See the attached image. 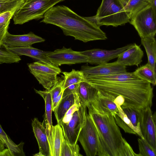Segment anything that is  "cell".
I'll return each mask as SVG.
<instances>
[{
  "label": "cell",
  "instance_id": "1",
  "mask_svg": "<svg viewBox=\"0 0 156 156\" xmlns=\"http://www.w3.org/2000/svg\"><path fill=\"white\" fill-rule=\"evenodd\" d=\"M85 80L102 94L121 103L122 106L141 110L152 106L153 89L146 81L139 79L119 81Z\"/></svg>",
  "mask_w": 156,
  "mask_h": 156
},
{
  "label": "cell",
  "instance_id": "2",
  "mask_svg": "<svg viewBox=\"0 0 156 156\" xmlns=\"http://www.w3.org/2000/svg\"><path fill=\"white\" fill-rule=\"evenodd\" d=\"M41 22L57 26L65 35L85 43L107 38L100 27L64 5L51 8L45 13Z\"/></svg>",
  "mask_w": 156,
  "mask_h": 156
},
{
  "label": "cell",
  "instance_id": "3",
  "mask_svg": "<svg viewBox=\"0 0 156 156\" xmlns=\"http://www.w3.org/2000/svg\"><path fill=\"white\" fill-rule=\"evenodd\" d=\"M86 105L98 136L99 149L97 156H139L122 137L111 114L98 112L90 103Z\"/></svg>",
  "mask_w": 156,
  "mask_h": 156
},
{
  "label": "cell",
  "instance_id": "4",
  "mask_svg": "<svg viewBox=\"0 0 156 156\" xmlns=\"http://www.w3.org/2000/svg\"><path fill=\"white\" fill-rule=\"evenodd\" d=\"M121 0H102L96 15L86 18L99 27L124 25L129 22L130 18Z\"/></svg>",
  "mask_w": 156,
  "mask_h": 156
},
{
  "label": "cell",
  "instance_id": "5",
  "mask_svg": "<svg viewBox=\"0 0 156 156\" xmlns=\"http://www.w3.org/2000/svg\"><path fill=\"white\" fill-rule=\"evenodd\" d=\"M65 0H24L13 17L15 24H23L43 19L45 13L57 4Z\"/></svg>",
  "mask_w": 156,
  "mask_h": 156
},
{
  "label": "cell",
  "instance_id": "6",
  "mask_svg": "<svg viewBox=\"0 0 156 156\" xmlns=\"http://www.w3.org/2000/svg\"><path fill=\"white\" fill-rule=\"evenodd\" d=\"M30 72L39 83L46 90H49L58 82L57 75L61 72L58 66L51 62L38 61L27 64Z\"/></svg>",
  "mask_w": 156,
  "mask_h": 156
},
{
  "label": "cell",
  "instance_id": "7",
  "mask_svg": "<svg viewBox=\"0 0 156 156\" xmlns=\"http://www.w3.org/2000/svg\"><path fill=\"white\" fill-rule=\"evenodd\" d=\"M129 23L135 28L141 38L155 37L156 15L150 4L132 17Z\"/></svg>",
  "mask_w": 156,
  "mask_h": 156
},
{
  "label": "cell",
  "instance_id": "8",
  "mask_svg": "<svg viewBox=\"0 0 156 156\" xmlns=\"http://www.w3.org/2000/svg\"><path fill=\"white\" fill-rule=\"evenodd\" d=\"M78 140L87 156L97 155L99 149L98 133L91 118L87 113L84 125L79 133Z\"/></svg>",
  "mask_w": 156,
  "mask_h": 156
},
{
  "label": "cell",
  "instance_id": "9",
  "mask_svg": "<svg viewBox=\"0 0 156 156\" xmlns=\"http://www.w3.org/2000/svg\"><path fill=\"white\" fill-rule=\"evenodd\" d=\"M86 104L81 102L69 122L61 124L65 139L72 144H77L79 133L84 125L87 115Z\"/></svg>",
  "mask_w": 156,
  "mask_h": 156
},
{
  "label": "cell",
  "instance_id": "10",
  "mask_svg": "<svg viewBox=\"0 0 156 156\" xmlns=\"http://www.w3.org/2000/svg\"><path fill=\"white\" fill-rule=\"evenodd\" d=\"M46 56L50 62L57 66L62 65H71L82 63H88L87 57L80 52L64 47L61 49L49 52Z\"/></svg>",
  "mask_w": 156,
  "mask_h": 156
},
{
  "label": "cell",
  "instance_id": "11",
  "mask_svg": "<svg viewBox=\"0 0 156 156\" xmlns=\"http://www.w3.org/2000/svg\"><path fill=\"white\" fill-rule=\"evenodd\" d=\"M140 130L144 138L156 151V125L151 107L140 110Z\"/></svg>",
  "mask_w": 156,
  "mask_h": 156
},
{
  "label": "cell",
  "instance_id": "12",
  "mask_svg": "<svg viewBox=\"0 0 156 156\" xmlns=\"http://www.w3.org/2000/svg\"><path fill=\"white\" fill-rule=\"evenodd\" d=\"M133 44H128L114 50L96 48L80 51V52L87 57L88 63L98 65L108 62L111 60L117 58L119 54L130 47Z\"/></svg>",
  "mask_w": 156,
  "mask_h": 156
},
{
  "label": "cell",
  "instance_id": "13",
  "mask_svg": "<svg viewBox=\"0 0 156 156\" xmlns=\"http://www.w3.org/2000/svg\"><path fill=\"white\" fill-rule=\"evenodd\" d=\"M84 76L108 75L127 72L126 66L118 64L116 61L104 63L95 66H82L81 70Z\"/></svg>",
  "mask_w": 156,
  "mask_h": 156
},
{
  "label": "cell",
  "instance_id": "14",
  "mask_svg": "<svg viewBox=\"0 0 156 156\" xmlns=\"http://www.w3.org/2000/svg\"><path fill=\"white\" fill-rule=\"evenodd\" d=\"M45 41L44 39L32 32L23 35H13L8 31L2 43L8 47H22L31 46L34 43Z\"/></svg>",
  "mask_w": 156,
  "mask_h": 156
},
{
  "label": "cell",
  "instance_id": "15",
  "mask_svg": "<svg viewBox=\"0 0 156 156\" xmlns=\"http://www.w3.org/2000/svg\"><path fill=\"white\" fill-rule=\"evenodd\" d=\"M44 125L51 156H60L61 145L64 138L61 126L58 124L51 126L48 124Z\"/></svg>",
  "mask_w": 156,
  "mask_h": 156
},
{
  "label": "cell",
  "instance_id": "16",
  "mask_svg": "<svg viewBox=\"0 0 156 156\" xmlns=\"http://www.w3.org/2000/svg\"><path fill=\"white\" fill-rule=\"evenodd\" d=\"M144 52L136 43L119 54L116 61L119 64L126 66H138L142 62Z\"/></svg>",
  "mask_w": 156,
  "mask_h": 156
},
{
  "label": "cell",
  "instance_id": "17",
  "mask_svg": "<svg viewBox=\"0 0 156 156\" xmlns=\"http://www.w3.org/2000/svg\"><path fill=\"white\" fill-rule=\"evenodd\" d=\"M33 131L39 146L41 156H51L50 147L43 123L39 121L37 118L32 120Z\"/></svg>",
  "mask_w": 156,
  "mask_h": 156
},
{
  "label": "cell",
  "instance_id": "18",
  "mask_svg": "<svg viewBox=\"0 0 156 156\" xmlns=\"http://www.w3.org/2000/svg\"><path fill=\"white\" fill-rule=\"evenodd\" d=\"M90 104L98 112L110 114L114 117L119 111L117 105L113 99L102 94L99 92L97 98Z\"/></svg>",
  "mask_w": 156,
  "mask_h": 156
},
{
  "label": "cell",
  "instance_id": "19",
  "mask_svg": "<svg viewBox=\"0 0 156 156\" xmlns=\"http://www.w3.org/2000/svg\"><path fill=\"white\" fill-rule=\"evenodd\" d=\"M80 101L76 92L63 97L53 111L57 122L62 119L67 112L73 105Z\"/></svg>",
  "mask_w": 156,
  "mask_h": 156
},
{
  "label": "cell",
  "instance_id": "20",
  "mask_svg": "<svg viewBox=\"0 0 156 156\" xmlns=\"http://www.w3.org/2000/svg\"><path fill=\"white\" fill-rule=\"evenodd\" d=\"M98 92L96 88L86 81L80 83L76 91L80 101L86 105L94 101Z\"/></svg>",
  "mask_w": 156,
  "mask_h": 156
},
{
  "label": "cell",
  "instance_id": "21",
  "mask_svg": "<svg viewBox=\"0 0 156 156\" xmlns=\"http://www.w3.org/2000/svg\"><path fill=\"white\" fill-rule=\"evenodd\" d=\"M8 48L12 52L19 56L26 55L38 61L51 62L46 56L49 51H44L31 46L22 47H8Z\"/></svg>",
  "mask_w": 156,
  "mask_h": 156
},
{
  "label": "cell",
  "instance_id": "22",
  "mask_svg": "<svg viewBox=\"0 0 156 156\" xmlns=\"http://www.w3.org/2000/svg\"><path fill=\"white\" fill-rule=\"evenodd\" d=\"M141 43L145 50L148 58V63L156 73V41L154 37L142 38Z\"/></svg>",
  "mask_w": 156,
  "mask_h": 156
},
{
  "label": "cell",
  "instance_id": "23",
  "mask_svg": "<svg viewBox=\"0 0 156 156\" xmlns=\"http://www.w3.org/2000/svg\"><path fill=\"white\" fill-rule=\"evenodd\" d=\"M0 139L5 147L9 150L12 156H25L23 149L24 143L21 142L18 145L15 144L4 131L0 124Z\"/></svg>",
  "mask_w": 156,
  "mask_h": 156
},
{
  "label": "cell",
  "instance_id": "24",
  "mask_svg": "<svg viewBox=\"0 0 156 156\" xmlns=\"http://www.w3.org/2000/svg\"><path fill=\"white\" fill-rule=\"evenodd\" d=\"M122 110L129 119L133 129L136 134L144 139L140 128V110L129 106H121Z\"/></svg>",
  "mask_w": 156,
  "mask_h": 156
},
{
  "label": "cell",
  "instance_id": "25",
  "mask_svg": "<svg viewBox=\"0 0 156 156\" xmlns=\"http://www.w3.org/2000/svg\"><path fill=\"white\" fill-rule=\"evenodd\" d=\"M133 73L139 79L148 82L154 86L156 85V73L148 62L138 68Z\"/></svg>",
  "mask_w": 156,
  "mask_h": 156
},
{
  "label": "cell",
  "instance_id": "26",
  "mask_svg": "<svg viewBox=\"0 0 156 156\" xmlns=\"http://www.w3.org/2000/svg\"><path fill=\"white\" fill-rule=\"evenodd\" d=\"M85 78L93 79L96 80L108 81H119L137 79L139 78L133 72L121 73L108 75L94 76H85Z\"/></svg>",
  "mask_w": 156,
  "mask_h": 156
},
{
  "label": "cell",
  "instance_id": "27",
  "mask_svg": "<svg viewBox=\"0 0 156 156\" xmlns=\"http://www.w3.org/2000/svg\"><path fill=\"white\" fill-rule=\"evenodd\" d=\"M62 73L63 77V90L71 85L79 83L86 81L84 74L80 70H76L73 69L70 72H64Z\"/></svg>",
  "mask_w": 156,
  "mask_h": 156
},
{
  "label": "cell",
  "instance_id": "28",
  "mask_svg": "<svg viewBox=\"0 0 156 156\" xmlns=\"http://www.w3.org/2000/svg\"><path fill=\"white\" fill-rule=\"evenodd\" d=\"M35 92L41 96L44 101L45 115L43 121L44 124H48L52 126V100L50 93L47 90L45 91L37 90L34 89Z\"/></svg>",
  "mask_w": 156,
  "mask_h": 156
},
{
  "label": "cell",
  "instance_id": "29",
  "mask_svg": "<svg viewBox=\"0 0 156 156\" xmlns=\"http://www.w3.org/2000/svg\"><path fill=\"white\" fill-rule=\"evenodd\" d=\"M118 112L114 117L116 124L121 128L125 133L136 134L127 116L122 110L121 107L117 105Z\"/></svg>",
  "mask_w": 156,
  "mask_h": 156
},
{
  "label": "cell",
  "instance_id": "30",
  "mask_svg": "<svg viewBox=\"0 0 156 156\" xmlns=\"http://www.w3.org/2000/svg\"><path fill=\"white\" fill-rule=\"evenodd\" d=\"M150 4V0H129L124 5V9L129 13L131 18Z\"/></svg>",
  "mask_w": 156,
  "mask_h": 156
},
{
  "label": "cell",
  "instance_id": "31",
  "mask_svg": "<svg viewBox=\"0 0 156 156\" xmlns=\"http://www.w3.org/2000/svg\"><path fill=\"white\" fill-rule=\"evenodd\" d=\"M21 60L20 56L10 51L2 42L0 44V64L18 62Z\"/></svg>",
  "mask_w": 156,
  "mask_h": 156
},
{
  "label": "cell",
  "instance_id": "32",
  "mask_svg": "<svg viewBox=\"0 0 156 156\" xmlns=\"http://www.w3.org/2000/svg\"><path fill=\"white\" fill-rule=\"evenodd\" d=\"M80 148L78 144H72L65 138L62 143L60 156H82L80 152Z\"/></svg>",
  "mask_w": 156,
  "mask_h": 156
},
{
  "label": "cell",
  "instance_id": "33",
  "mask_svg": "<svg viewBox=\"0 0 156 156\" xmlns=\"http://www.w3.org/2000/svg\"><path fill=\"white\" fill-rule=\"evenodd\" d=\"M23 2L24 0H0V13L16 11Z\"/></svg>",
  "mask_w": 156,
  "mask_h": 156
},
{
  "label": "cell",
  "instance_id": "34",
  "mask_svg": "<svg viewBox=\"0 0 156 156\" xmlns=\"http://www.w3.org/2000/svg\"><path fill=\"white\" fill-rule=\"evenodd\" d=\"M138 141L139 150V156H156V151L144 139L138 138Z\"/></svg>",
  "mask_w": 156,
  "mask_h": 156
},
{
  "label": "cell",
  "instance_id": "35",
  "mask_svg": "<svg viewBox=\"0 0 156 156\" xmlns=\"http://www.w3.org/2000/svg\"><path fill=\"white\" fill-rule=\"evenodd\" d=\"M81 102L80 101L73 105L67 112L62 119L58 124L60 125L69 122L74 112L78 109Z\"/></svg>",
  "mask_w": 156,
  "mask_h": 156
},
{
  "label": "cell",
  "instance_id": "36",
  "mask_svg": "<svg viewBox=\"0 0 156 156\" xmlns=\"http://www.w3.org/2000/svg\"><path fill=\"white\" fill-rule=\"evenodd\" d=\"M63 80L58 79L57 83L49 90H46L51 94L52 100L57 97L62 91Z\"/></svg>",
  "mask_w": 156,
  "mask_h": 156
},
{
  "label": "cell",
  "instance_id": "37",
  "mask_svg": "<svg viewBox=\"0 0 156 156\" xmlns=\"http://www.w3.org/2000/svg\"><path fill=\"white\" fill-rule=\"evenodd\" d=\"M16 11H9L0 14V26L5 25L10 21Z\"/></svg>",
  "mask_w": 156,
  "mask_h": 156
},
{
  "label": "cell",
  "instance_id": "38",
  "mask_svg": "<svg viewBox=\"0 0 156 156\" xmlns=\"http://www.w3.org/2000/svg\"><path fill=\"white\" fill-rule=\"evenodd\" d=\"M79 84L80 83L72 84L66 87L64 90L62 97L70 93L76 92Z\"/></svg>",
  "mask_w": 156,
  "mask_h": 156
},
{
  "label": "cell",
  "instance_id": "39",
  "mask_svg": "<svg viewBox=\"0 0 156 156\" xmlns=\"http://www.w3.org/2000/svg\"><path fill=\"white\" fill-rule=\"evenodd\" d=\"M10 22L7 24L0 26V44L2 42L7 32L8 31V29Z\"/></svg>",
  "mask_w": 156,
  "mask_h": 156
},
{
  "label": "cell",
  "instance_id": "40",
  "mask_svg": "<svg viewBox=\"0 0 156 156\" xmlns=\"http://www.w3.org/2000/svg\"><path fill=\"white\" fill-rule=\"evenodd\" d=\"M5 147L3 143L0 139V156H11L9 150L7 148H5Z\"/></svg>",
  "mask_w": 156,
  "mask_h": 156
},
{
  "label": "cell",
  "instance_id": "41",
  "mask_svg": "<svg viewBox=\"0 0 156 156\" xmlns=\"http://www.w3.org/2000/svg\"><path fill=\"white\" fill-rule=\"evenodd\" d=\"M64 90H62L57 97L52 100V111L54 110L55 108L57 106L62 98Z\"/></svg>",
  "mask_w": 156,
  "mask_h": 156
},
{
  "label": "cell",
  "instance_id": "42",
  "mask_svg": "<svg viewBox=\"0 0 156 156\" xmlns=\"http://www.w3.org/2000/svg\"><path fill=\"white\" fill-rule=\"evenodd\" d=\"M156 0H151L150 5L151 6L154 13L156 15Z\"/></svg>",
  "mask_w": 156,
  "mask_h": 156
},
{
  "label": "cell",
  "instance_id": "43",
  "mask_svg": "<svg viewBox=\"0 0 156 156\" xmlns=\"http://www.w3.org/2000/svg\"><path fill=\"white\" fill-rule=\"evenodd\" d=\"M124 5H126L129 1V0H121Z\"/></svg>",
  "mask_w": 156,
  "mask_h": 156
},
{
  "label": "cell",
  "instance_id": "44",
  "mask_svg": "<svg viewBox=\"0 0 156 156\" xmlns=\"http://www.w3.org/2000/svg\"></svg>",
  "mask_w": 156,
  "mask_h": 156
},
{
  "label": "cell",
  "instance_id": "45",
  "mask_svg": "<svg viewBox=\"0 0 156 156\" xmlns=\"http://www.w3.org/2000/svg\"></svg>",
  "mask_w": 156,
  "mask_h": 156
}]
</instances>
